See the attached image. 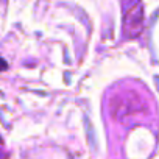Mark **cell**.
<instances>
[{
	"mask_svg": "<svg viewBox=\"0 0 159 159\" xmlns=\"http://www.w3.org/2000/svg\"><path fill=\"white\" fill-rule=\"evenodd\" d=\"M143 30V7L140 2L123 5V33L128 39L137 38Z\"/></svg>",
	"mask_w": 159,
	"mask_h": 159,
	"instance_id": "obj_1",
	"label": "cell"
},
{
	"mask_svg": "<svg viewBox=\"0 0 159 159\" xmlns=\"http://www.w3.org/2000/svg\"><path fill=\"white\" fill-rule=\"evenodd\" d=\"M7 69H8V62L3 58H0V72H5Z\"/></svg>",
	"mask_w": 159,
	"mask_h": 159,
	"instance_id": "obj_2",
	"label": "cell"
}]
</instances>
